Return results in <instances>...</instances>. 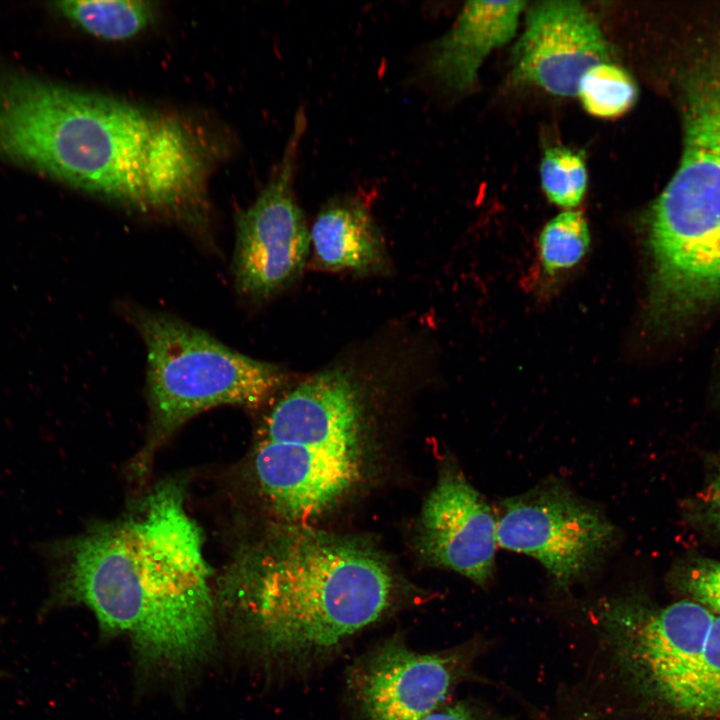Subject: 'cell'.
Returning <instances> with one entry per match:
<instances>
[{"label": "cell", "mask_w": 720, "mask_h": 720, "mask_svg": "<svg viewBox=\"0 0 720 720\" xmlns=\"http://www.w3.org/2000/svg\"><path fill=\"white\" fill-rule=\"evenodd\" d=\"M498 546L537 560L560 588L598 568L616 544L614 525L559 480L499 504Z\"/></svg>", "instance_id": "obj_8"}, {"label": "cell", "mask_w": 720, "mask_h": 720, "mask_svg": "<svg viewBox=\"0 0 720 720\" xmlns=\"http://www.w3.org/2000/svg\"><path fill=\"white\" fill-rule=\"evenodd\" d=\"M673 583L686 599L720 616V561L690 560L675 569Z\"/></svg>", "instance_id": "obj_19"}, {"label": "cell", "mask_w": 720, "mask_h": 720, "mask_svg": "<svg viewBox=\"0 0 720 720\" xmlns=\"http://www.w3.org/2000/svg\"><path fill=\"white\" fill-rule=\"evenodd\" d=\"M592 14L576 1H544L529 9L513 50L514 79L560 96L577 95L584 73L609 59Z\"/></svg>", "instance_id": "obj_11"}, {"label": "cell", "mask_w": 720, "mask_h": 720, "mask_svg": "<svg viewBox=\"0 0 720 720\" xmlns=\"http://www.w3.org/2000/svg\"><path fill=\"white\" fill-rule=\"evenodd\" d=\"M421 720H496L490 714L472 704L456 703L438 708Z\"/></svg>", "instance_id": "obj_20"}, {"label": "cell", "mask_w": 720, "mask_h": 720, "mask_svg": "<svg viewBox=\"0 0 720 720\" xmlns=\"http://www.w3.org/2000/svg\"><path fill=\"white\" fill-rule=\"evenodd\" d=\"M578 720H594L592 717L583 716L579 718Z\"/></svg>", "instance_id": "obj_22"}, {"label": "cell", "mask_w": 720, "mask_h": 720, "mask_svg": "<svg viewBox=\"0 0 720 720\" xmlns=\"http://www.w3.org/2000/svg\"><path fill=\"white\" fill-rule=\"evenodd\" d=\"M147 351L150 437L138 466L192 417L220 405L255 409L284 387L288 373L239 353L171 315L132 308Z\"/></svg>", "instance_id": "obj_7"}, {"label": "cell", "mask_w": 720, "mask_h": 720, "mask_svg": "<svg viewBox=\"0 0 720 720\" xmlns=\"http://www.w3.org/2000/svg\"><path fill=\"white\" fill-rule=\"evenodd\" d=\"M52 6L82 31L107 41L131 39L155 17L152 2L143 0H68Z\"/></svg>", "instance_id": "obj_15"}, {"label": "cell", "mask_w": 720, "mask_h": 720, "mask_svg": "<svg viewBox=\"0 0 720 720\" xmlns=\"http://www.w3.org/2000/svg\"><path fill=\"white\" fill-rule=\"evenodd\" d=\"M339 365L306 378L265 415L252 456L256 485L288 522L333 508L359 482L364 462V386Z\"/></svg>", "instance_id": "obj_5"}, {"label": "cell", "mask_w": 720, "mask_h": 720, "mask_svg": "<svg viewBox=\"0 0 720 720\" xmlns=\"http://www.w3.org/2000/svg\"><path fill=\"white\" fill-rule=\"evenodd\" d=\"M20 134L33 172L141 212L201 218L211 149L183 119L49 80Z\"/></svg>", "instance_id": "obj_3"}, {"label": "cell", "mask_w": 720, "mask_h": 720, "mask_svg": "<svg viewBox=\"0 0 720 720\" xmlns=\"http://www.w3.org/2000/svg\"><path fill=\"white\" fill-rule=\"evenodd\" d=\"M53 604H78L103 638L126 636L143 676L183 680L216 656L218 625L200 529L176 484L64 544Z\"/></svg>", "instance_id": "obj_1"}, {"label": "cell", "mask_w": 720, "mask_h": 720, "mask_svg": "<svg viewBox=\"0 0 720 720\" xmlns=\"http://www.w3.org/2000/svg\"><path fill=\"white\" fill-rule=\"evenodd\" d=\"M597 619L611 669L641 701L720 720V616L689 599L657 606L615 597Z\"/></svg>", "instance_id": "obj_6"}, {"label": "cell", "mask_w": 720, "mask_h": 720, "mask_svg": "<svg viewBox=\"0 0 720 720\" xmlns=\"http://www.w3.org/2000/svg\"><path fill=\"white\" fill-rule=\"evenodd\" d=\"M310 238L321 268L371 272L385 266L381 233L368 209L354 198L327 203L314 222Z\"/></svg>", "instance_id": "obj_14"}, {"label": "cell", "mask_w": 720, "mask_h": 720, "mask_svg": "<svg viewBox=\"0 0 720 720\" xmlns=\"http://www.w3.org/2000/svg\"><path fill=\"white\" fill-rule=\"evenodd\" d=\"M471 655L463 648L418 653L389 640L356 666L350 688L367 720H421L446 700Z\"/></svg>", "instance_id": "obj_10"}, {"label": "cell", "mask_w": 720, "mask_h": 720, "mask_svg": "<svg viewBox=\"0 0 720 720\" xmlns=\"http://www.w3.org/2000/svg\"><path fill=\"white\" fill-rule=\"evenodd\" d=\"M525 5V1L467 2L451 29L433 44L426 61L428 72L448 88L470 89L484 59L515 35Z\"/></svg>", "instance_id": "obj_13"}, {"label": "cell", "mask_w": 720, "mask_h": 720, "mask_svg": "<svg viewBox=\"0 0 720 720\" xmlns=\"http://www.w3.org/2000/svg\"><path fill=\"white\" fill-rule=\"evenodd\" d=\"M577 95L590 114L601 118H612L631 108L637 97V89L626 71L604 62L584 73L578 85Z\"/></svg>", "instance_id": "obj_16"}, {"label": "cell", "mask_w": 720, "mask_h": 720, "mask_svg": "<svg viewBox=\"0 0 720 720\" xmlns=\"http://www.w3.org/2000/svg\"><path fill=\"white\" fill-rule=\"evenodd\" d=\"M708 505L712 518L720 526V467L709 489Z\"/></svg>", "instance_id": "obj_21"}, {"label": "cell", "mask_w": 720, "mask_h": 720, "mask_svg": "<svg viewBox=\"0 0 720 720\" xmlns=\"http://www.w3.org/2000/svg\"><path fill=\"white\" fill-rule=\"evenodd\" d=\"M542 187L548 199L562 207H575L586 190L587 173L579 154L566 148L546 150L540 165Z\"/></svg>", "instance_id": "obj_18"}, {"label": "cell", "mask_w": 720, "mask_h": 720, "mask_svg": "<svg viewBox=\"0 0 720 720\" xmlns=\"http://www.w3.org/2000/svg\"><path fill=\"white\" fill-rule=\"evenodd\" d=\"M683 96L680 165L646 221L648 302L677 320L720 300V49L692 67Z\"/></svg>", "instance_id": "obj_4"}, {"label": "cell", "mask_w": 720, "mask_h": 720, "mask_svg": "<svg viewBox=\"0 0 720 720\" xmlns=\"http://www.w3.org/2000/svg\"><path fill=\"white\" fill-rule=\"evenodd\" d=\"M394 591L391 570L368 545L294 527L244 552L215 599L236 649L275 667L335 651L384 615Z\"/></svg>", "instance_id": "obj_2"}, {"label": "cell", "mask_w": 720, "mask_h": 720, "mask_svg": "<svg viewBox=\"0 0 720 720\" xmlns=\"http://www.w3.org/2000/svg\"><path fill=\"white\" fill-rule=\"evenodd\" d=\"M590 245L587 223L580 212L566 211L547 223L539 237V258L549 275L581 261Z\"/></svg>", "instance_id": "obj_17"}, {"label": "cell", "mask_w": 720, "mask_h": 720, "mask_svg": "<svg viewBox=\"0 0 720 720\" xmlns=\"http://www.w3.org/2000/svg\"><path fill=\"white\" fill-rule=\"evenodd\" d=\"M305 128V113L299 110L278 167L236 217L233 275L242 296L266 298L286 287L305 265L311 238L293 190Z\"/></svg>", "instance_id": "obj_9"}, {"label": "cell", "mask_w": 720, "mask_h": 720, "mask_svg": "<svg viewBox=\"0 0 720 720\" xmlns=\"http://www.w3.org/2000/svg\"><path fill=\"white\" fill-rule=\"evenodd\" d=\"M420 544L435 565L485 586L493 578L497 517L455 466L445 467L420 515Z\"/></svg>", "instance_id": "obj_12"}]
</instances>
